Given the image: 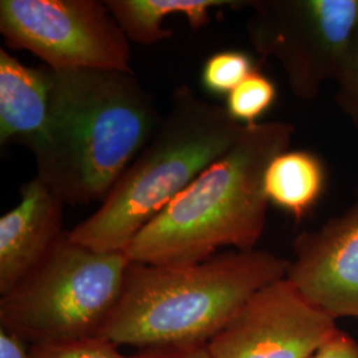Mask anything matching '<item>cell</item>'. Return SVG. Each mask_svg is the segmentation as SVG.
<instances>
[{
	"label": "cell",
	"instance_id": "cell-1",
	"mask_svg": "<svg viewBox=\"0 0 358 358\" xmlns=\"http://www.w3.org/2000/svg\"><path fill=\"white\" fill-rule=\"evenodd\" d=\"M161 118L134 72L55 71L48 124L29 149L35 177L64 205L101 203Z\"/></svg>",
	"mask_w": 358,
	"mask_h": 358
},
{
	"label": "cell",
	"instance_id": "cell-2",
	"mask_svg": "<svg viewBox=\"0 0 358 358\" xmlns=\"http://www.w3.org/2000/svg\"><path fill=\"white\" fill-rule=\"evenodd\" d=\"M294 134V124L285 121L244 127L230 150L157 214L124 254L131 263L187 266L226 247L255 250L268 211L266 170L289 149Z\"/></svg>",
	"mask_w": 358,
	"mask_h": 358
},
{
	"label": "cell",
	"instance_id": "cell-3",
	"mask_svg": "<svg viewBox=\"0 0 358 358\" xmlns=\"http://www.w3.org/2000/svg\"><path fill=\"white\" fill-rule=\"evenodd\" d=\"M289 266L263 250H232L187 266L130 262L101 337L142 350L207 345L252 294L285 279Z\"/></svg>",
	"mask_w": 358,
	"mask_h": 358
},
{
	"label": "cell",
	"instance_id": "cell-4",
	"mask_svg": "<svg viewBox=\"0 0 358 358\" xmlns=\"http://www.w3.org/2000/svg\"><path fill=\"white\" fill-rule=\"evenodd\" d=\"M244 127L192 87H177L150 141L100 203L66 236L99 252H124L134 236L207 167L229 152Z\"/></svg>",
	"mask_w": 358,
	"mask_h": 358
},
{
	"label": "cell",
	"instance_id": "cell-5",
	"mask_svg": "<svg viewBox=\"0 0 358 358\" xmlns=\"http://www.w3.org/2000/svg\"><path fill=\"white\" fill-rule=\"evenodd\" d=\"M130 260L65 235L45 260L0 299V327L28 344L101 337L120 299Z\"/></svg>",
	"mask_w": 358,
	"mask_h": 358
},
{
	"label": "cell",
	"instance_id": "cell-6",
	"mask_svg": "<svg viewBox=\"0 0 358 358\" xmlns=\"http://www.w3.org/2000/svg\"><path fill=\"white\" fill-rule=\"evenodd\" d=\"M245 31L276 60L294 96L310 101L337 80L358 32V0H251Z\"/></svg>",
	"mask_w": 358,
	"mask_h": 358
},
{
	"label": "cell",
	"instance_id": "cell-7",
	"mask_svg": "<svg viewBox=\"0 0 358 358\" xmlns=\"http://www.w3.org/2000/svg\"><path fill=\"white\" fill-rule=\"evenodd\" d=\"M0 32L55 71L133 72L130 41L105 1L1 0Z\"/></svg>",
	"mask_w": 358,
	"mask_h": 358
},
{
	"label": "cell",
	"instance_id": "cell-8",
	"mask_svg": "<svg viewBox=\"0 0 358 358\" xmlns=\"http://www.w3.org/2000/svg\"><path fill=\"white\" fill-rule=\"evenodd\" d=\"M337 329L285 278L252 294L207 348L214 358H312Z\"/></svg>",
	"mask_w": 358,
	"mask_h": 358
},
{
	"label": "cell",
	"instance_id": "cell-9",
	"mask_svg": "<svg viewBox=\"0 0 358 358\" xmlns=\"http://www.w3.org/2000/svg\"><path fill=\"white\" fill-rule=\"evenodd\" d=\"M287 279L334 320L358 319V190L352 205L319 230L294 238Z\"/></svg>",
	"mask_w": 358,
	"mask_h": 358
},
{
	"label": "cell",
	"instance_id": "cell-10",
	"mask_svg": "<svg viewBox=\"0 0 358 358\" xmlns=\"http://www.w3.org/2000/svg\"><path fill=\"white\" fill-rule=\"evenodd\" d=\"M64 202L36 177L20 187V202L0 217V294H8L63 241Z\"/></svg>",
	"mask_w": 358,
	"mask_h": 358
},
{
	"label": "cell",
	"instance_id": "cell-11",
	"mask_svg": "<svg viewBox=\"0 0 358 358\" xmlns=\"http://www.w3.org/2000/svg\"><path fill=\"white\" fill-rule=\"evenodd\" d=\"M55 71L28 66L0 48V143L28 149L40 140L51 112Z\"/></svg>",
	"mask_w": 358,
	"mask_h": 358
},
{
	"label": "cell",
	"instance_id": "cell-12",
	"mask_svg": "<svg viewBox=\"0 0 358 358\" xmlns=\"http://www.w3.org/2000/svg\"><path fill=\"white\" fill-rule=\"evenodd\" d=\"M108 10L115 17L130 43L153 45L174 36V31L164 28L167 16L182 15L194 31L210 23V13L222 7H241L247 1L235 0H106Z\"/></svg>",
	"mask_w": 358,
	"mask_h": 358
},
{
	"label": "cell",
	"instance_id": "cell-13",
	"mask_svg": "<svg viewBox=\"0 0 358 358\" xmlns=\"http://www.w3.org/2000/svg\"><path fill=\"white\" fill-rule=\"evenodd\" d=\"M327 178V167L317 154L288 149L269 162L264 192L269 205L301 222L319 203Z\"/></svg>",
	"mask_w": 358,
	"mask_h": 358
},
{
	"label": "cell",
	"instance_id": "cell-14",
	"mask_svg": "<svg viewBox=\"0 0 358 358\" xmlns=\"http://www.w3.org/2000/svg\"><path fill=\"white\" fill-rule=\"evenodd\" d=\"M278 99V88L272 78L259 69L231 92L226 100V110L243 127L257 124Z\"/></svg>",
	"mask_w": 358,
	"mask_h": 358
},
{
	"label": "cell",
	"instance_id": "cell-15",
	"mask_svg": "<svg viewBox=\"0 0 358 358\" xmlns=\"http://www.w3.org/2000/svg\"><path fill=\"white\" fill-rule=\"evenodd\" d=\"M256 69L248 53L239 50H224L207 57L201 81L207 92L217 96H229Z\"/></svg>",
	"mask_w": 358,
	"mask_h": 358
},
{
	"label": "cell",
	"instance_id": "cell-16",
	"mask_svg": "<svg viewBox=\"0 0 358 358\" xmlns=\"http://www.w3.org/2000/svg\"><path fill=\"white\" fill-rule=\"evenodd\" d=\"M29 358H138L125 356L118 346L103 337L32 344Z\"/></svg>",
	"mask_w": 358,
	"mask_h": 358
},
{
	"label": "cell",
	"instance_id": "cell-17",
	"mask_svg": "<svg viewBox=\"0 0 358 358\" xmlns=\"http://www.w3.org/2000/svg\"><path fill=\"white\" fill-rule=\"evenodd\" d=\"M334 103L358 130V32L336 80Z\"/></svg>",
	"mask_w": 358,
	"mask_h": 358
},
{
	"label": "cell",
	"instance_id": "cell-18",
	"mask_svg": "<svg viewBox=\"0 0 358 358\" xmlns=\"http://www.w3.org/2000/svg\"><path fill=\"white\" fill-rule=\"evenodd\" d=\"M312 358H358V343L350 334L337 329Z\"/></svg>",
	"mask_w": 358,
	"mask_h": 358
},
{
	"label": "cell",
	"instance_id": "cell-19",
	"mask_svg": "<svg viewBox=\"0 0 358 358\" xmlns=\"http://www.w3.org/2000/svg\"><path fill=\"white\" fill-rule=\"evenodd\" d=\"M138 358H214L207 345L169 348V349H149L142 350Z\"/></svg>",
	"mask_w": 358,
	"mask_h": 358
},
{
	"label": "cell",
	"instance_id": "cell-20",
	"mask_svg": "<svg viewBox=\"0 0 358 358\" xmlns=\"http://www.w3.org/2000/svg\"><path fill=\"white\" fill-rule=\"evenodd\" d=\"M29 350L24 338L0 327V358H29Z\"/></svg>",
	"mask_w": 358,
	"mask_h": 358
}]
</instances>
